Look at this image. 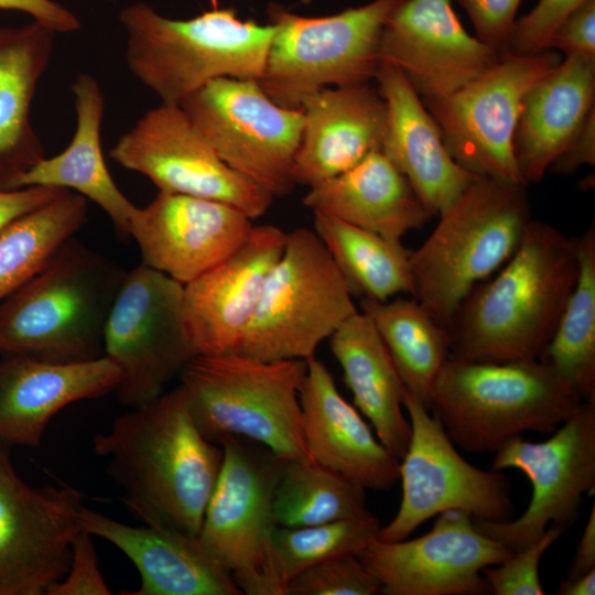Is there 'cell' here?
I'll use <instances>...</instances> for the list:
<instances>
[{
  "label": "cell",
  "instance_id": "cell-1",
  "mask_svg": "<svg viewBox=\"0 0 595 595\" xmlns=\"http://www.w3.org/2000/svg\"><path fill=\"white\" fill-rule=\"evenodd\" d=\"M91 450L144 524L198 537L224 453L196 428L180 385L117 416Z\"/></svg>",
  "mask_w": 595,
  "mask_h": 595
},
{
  "label": "cell",
  "instance_id": "cell-2",
  "mask_svg": "<svg viewBox=\"0 0 595 595\" xmlns=\"http://www.w3.org/2000/svg\"><path fill=\"white\" fill-rule=\"evenodd\" d=\"M574 238L531 219L512 257L477 284L448 333L450 358L510 363L537 360L550 342L575 285Z\"/></svg>",
  "mask_w": 595,
  "mask_h": 595
},
{
  "label": "cell",
  "instance_id": "cell-3",
  "mask_svg": "<svg viewBox=\"0 0 595 595\" xmlns=\"http://www.w3.org/2000/svg\"><path fill=\"white\" fill-rule=\"evenodd\" d=\"M126 273L71 237L0 303V354L51 363L102 357L106 322Z\"/></svg>",
  "mask_w": 595,
  "mask_h": 595
},
{
  "label": "cell",
  "instance_id": "cell-4",
  "mask_svg": "<svg viewBox=\"0 0 595 595\" xmlns=\"http://www.w3.org/2000/svg\"><path fill=\"white\" fill-rule=\"evenodd\" d=\"M531 219L527 185L478 176L410 252L413 298L448 329L473 289L512 257Z\"/></svg>",
  "mask_w": 595,
  "mask_h": 595
},
{
  "label": "cell",
  "instance_id": "cell-5",
  "mask_svg": "<svg viewBox=\"0 0 595 595\" xmlns=\"http://www.w3.org/2000/svg\"><path fill=\"white\" fill-rule=\"evenodd\" d=\"M583 402L578 392L537 360L448 358L429 410L450 440L469 453H496L524 432L552 433Z\"/></svg>",
  "mask_w": 595,
  "mask_h": 595
},
{
  "label": "cell",
  "instance_id": "cell-6",
  "mask_svg": "<svg viewBox=\"0 0 595 595\" xmlns=\"http://www.w3.org/2000/svg\"><path fill=\"white\" fill-rule=\"evenodd\" d=\"M119 18L129 71L169 105L216 78L259 80L275 31L272 23L241 20L232 9L175 20L138 2Z\"/></svg>",
  "mask_w": 595,
  "mask_h": 595
},
{
  "label": "cell",
  "instance_id": "cell-7",
  "mask_svg": "<svg viewBox=\"0 0 595 595\" xmlns=\"http://www.w3.org/2000/svg\"><path fill=\"white\" fill-rule=\"evenodd\" d=\"M306 369L302 359L196 355L181 371L178 385L196 428L209 442L241 436L286 461H312L299 397Z\"/></svg>",
  "mask_w": 595,
  "mask_h": 595
},
{
  "label": "cell",
  "instance_id": "cell-8",
  "mask_svg": "<svg viewBox=\"0 0 595 595\" xmlns=\"http://www.w3.org/2000/svg\"><path fill=\"white\" fill-rule=\"evenodd\" d=\"M332 256L309 228L286 235L236 354L263 360H309L358 310Z\"/></svg>",
  "mask_w": 595,
  "mask_h": 595
},
{
  "label": "cell",
  "instance_id": "cell-9",
  "mask_svg": "<svg viewBox=\"0 0 595 595\" xmlns=\"http://www.w3.org/2000/svg\"><path fill=\"white\" fill-rule=\"evenodd\" d=\"M403 0H372L324 17H304L279 6L258 83L277 104L301 109L305 97L327 87L370 83L381 64L385 23Z\"/></svg>",
  "mask_w": 595,
  "mask_h": 595
},
{
  "label": "cell",
  "instance_id": "cell-10",
  "mask_svg": "<svg viewBox=\"0 0 595 595\" xmlns=\"http://www.w3.org/2000/svg\"><path fill=\"white\" fill-rule=\"evenodd\" d=\"M224 457L198 540L246 595H285L273 547L274 494L286 459L251 440L226 435Z\"/></svg>",
  "mask_w": 595,
  "mask_h": 595
},
{
  "label": "cell",
  "instance_id": "cell-11",
  "mask_svg": "<svg viewBox=\"0 0 595 595\" xmlns=\"http://www.w3.org/2000/svg\"><path fill=\"white\" fill-rule=\"evenodd\" d=\"M178 106L218 156L273 197L290 194L302 109L273 101L258 80L216 78Z\"/></svg>",
  "mask_w": 595,
  "mask_h": 595
},
{
  "label": "cell",
  "instance_id": "cell-12",
  "mask_svg": "<svg viewBox=\"0 0 595 595\" xmlns=\"http://www.w3.org/2000/svg\"><path fill=\"white\" fill-rule=\"evenodd\" d=\"M183 284L144 264L127 271L105 326L104 356L120 371L118 401L131 409L165 392L196 356L182 317Z\"/></svg>",
  "mask_w": 595,
  "mask_h": 595
},
{
  "label": "cell",
  "instance_id": "cell-13",
  "mask_svg": "<svg viewBox=\"0 0 595 595\" xmlns=\"http://www.w3.org/2000/svg\"><path fill=\"white\" fill-rule=\"evenodd\" d=\"M561 61L553 50L532 55L502 54L454 93L421 98L454 161L477 176L526 185L513 154L521 104L528 90Z\"/></svg>",
  "mask_w": 595,
  "mask_h": 595
},
{
  "label": "cell",
  "instance_id": "cell-14",
  "mask_svg": "<svg viewBox=\"0 0 595 595\" xmlns=\"http://www.w3.org/2000/svg\"><path fill=\"white\" fill-rule=\"evenodd\" d=\"M403 408L411 436L399 465L402 496L396 516L381 527L378 540L409 538L429 519L448 510L489 521L512 519L511 486L501 470L482 469L468 463L441 423L409 391Z\"/></svg>",
  "mask_w": 595,
  "mask_h": 595
},
{
  "label": "cell",
  "instance_id": "cell-15",
  "mask_svg": "<svg viewBox=\"0 0 595 595\" xmlns=\"http://www.w3.org/2000/svg\"><path fill=\"white\" fill-rule=\"evenodd\" d=\"M491 468L521 470L532 496L517 519H474L478 530L511 551L532 543L551 524L566 530L576 521L584 496L595 490V402L583 401L542 442L510 440L495 453Z\"/></svg>",
  "mask_w": 595,
  "mask_h": 595
},
{
  "label": "cell",
  "instance_id": "cell-16",
  "mask_svg": "<svg viewBox=\"0 0 595 595\" xmlns=\"http://www.w3.org/2000/svg\"><path fill=\"white\" fill-rule=\"evenodd\" d=\"M110 156L147 176L160 192L228 204L256 219L273 196L227 165L178 105L148 110L120 136Z\"/></svg>",
  "mask_w": 595,
  "mask_h": 595
},
{
  "label": "cell",
  "instance_id": "cell-17",
  "mask_svg": "<svg viewBox=\"0 0 595 595\" xmlns=\"http://www.w3.org/2000/svg\"><path fill=\"white\" fill-rule=\"evenodd\" d=\"M84 495L31 487L0 443V595H47L67 573Z\"/></svg>",
  "mask_w": 595,
  "mask_h": 595
},
{
  "label": "cell",
  "instance_id": "cell-18",
  "mask_svg": "<svg viewBox=\"0 0 595 595\" xmlns=\"http://www.w3.org/2000/svg\"><path fill=\"white\" fill-rule=\"evenodd\" d=\"M512 551L483 533L461 510L437 515L433 528L415 539L375 540L358 556L386 595H480L483 571Z\"/></svg>",
  "mask_w": 595,
  "mask_h": 595
},
{
  "label": "cell",
  "instance_id": "cell-19",
  "mask_svg": "<svg viewBox=\"0 0 595 595\" xmlns=\"http://www.w3.org/2000/svg\"><path fill=\"white\" fill-rule=\"evenodd\" d=\"M501 55L466 32L451 0H403L380 43L381 62L398 67L421 98L454 93Z\"/></svg>",
  "mask_w": 595,
  "mask_h": 595
},
{
  "label": "cell",
  "instance_id": "cell-20",
  "mask_svg": "<svg viewBox=\"0 0 595 595\" xmlns=\"http://www.w3.org/2000/svg\"><path fill=\"white\" fill-rule=\"evenodd\" d=\"M252 227L251 218L228 204L159 192L138 207L128 236L138 244L142 264L184 285L230 256Z\"/></svg>",
  "mask_w": 595,
  "mask_h": 595
},
{
  "label": "cell",
  "instance_id": "cell-21",
  "mask_svg": "<svg viewBox=\"0 0 595 595\" xmlns=\"http://www.w3.org/2000/svg\"><path fill=\"white\" fill-rule=\"evenodd\" d=\"M286 235L274 225H253L230 256L183 285V324L195 355L238 351Z\"/></svg>",
  "mask_w": 595,
  "mask_h": 595
},
{
  "label": "cell",
  "instance_id": "cell-22",
  "mask_svg": "<svg viewBox=\"0 0 595 595\" xmlns=\"http://www.w3.org/2000/svg\"><path fill=\"white\" fill-rule=\"evenodd\" d=\"M304 122L293 165L295 184L315 186L381 150L387 106L370 83L327 87L301 104Z\"/></svg>",
  "mask_w": 595,
  "mask_h": 595
},
{
  "label": "cell",
  "instance_id": "cell-23",
  "mask_svg": "<svg viewBox=\"0 0 595 595\" xmlns=\"http://www.w3.org/2000/svg\"><path fill=\"white\" fill-rule=\"evenodd\" d=\"M306 363L299 397L311 459L365 489H390L399 479L400 459L339 393L327 367L316 356Z\"/></svg>",
  "mask_w": 595,
  "mask_h": 595
},
{
  "label": "cell",
  "instance_id": "cell-24",
  "mask_svg": "<svg viewBox=\"0 0 595 595\" xmlns=\"http://www.w3.org/2000/svg\"><path fill=\"white\" fill-rule=\"evenodd\" d=\"M375 80L387 106L381 151L407 177L429 214L440 215L478 176L450 155L439 126L398 67L381 62Z\"/></svg>",
  "mask_w": 595,
  "mask_h": 595
},
{
  "label": "cell",
  "instance_id": "cell-25",
  "mask_svg": "<svg viewBox=\"0 0 595 595\" xmlns=\"http://www.w3.org/2000/svg\"><path fill=\"white\" fill-rule=\"evenodd\" d=\"M118 367L107 357L51 363L26 356L0 361V443L36 447L68 404L116 390Z\"/></svg>",
  "mask_w": 595,
  "mask_h": 595
},
{
  "label": "cell",
  "instance_id": "cell-26",
  "mask_svg": "<svg viewBox=\"0 0 595 595\" xmlns=\"http://www.w3.org/2000/svg\"><path fill=\"white\" fill-rule=\"evenodd\" d=\"M79 526L112 543L137 567L140 587L122 595H242L197 537L149 524H125L85 506Z\"/></svg>",
  "mask_w": 595,
  "mask_h": 595
},
{
  "label": "cell",
  "instance_id": "cell-27",
  "mask_svg": "<svg viewBox=\"0 0 595 595\" xmlns=\"http://www.w3.org/2000/svg\"><path fill=\"white\" fill-rule=\"evenodd\" d=\"M595 108V57L565 56L524 95L513 137L522 182L539 183Z\"/></svg>",
  "mask_w": 595,
  "mask_h": 595
},
{
  "label": "cell",
  "instance_id": "cell-28",
  "mask_svg": "<svg viewBox=\"0 0 595 595\" xmlns=\"http://www.w3.org/2000/svg\"><path fill=\"white\" fill-rule=\"evenodd\" d=\"M76 128L61 153L43 158L30 169L4 182L0 188L46 186L72 191L96 203L121 235L138 207L120 191L107 167L101 149L105 96L97 79L80 73L72 84Z\"/></svg>",
  "mask_w": 595,
  "mask_h": 595
},
{
  "label": "cell",
  "instance_id": "cell-29",
  "mask_svg": "<svg viewBox=\"0 0 595 595\" xmlns=\"http://www.w3.org/2000/svg\"><path fill=\"white\" fill-rule=\"evenodd\" d=\"M303 203L312 212L399 240L432 216L410 182L381 150L346 172L309 187Z\"/></svg>",
  "mask_w": 595,
  "mask_h": 595
},
{
  "label": "cell",
  "instance_id": "cell-30",
  "mask_svg": "<svg viewBox=\"0 0 595 595\" xmlns=\"http://www.w3.org/2000/svg\"><path fill=\"white\" fill-rule=\"evenodd\" d=\"M328 339L356 408L383 446L401 459L411 436L402 409L407 390L371 318L357 311Z\"/></svg>",
  "mask_w": 595,
  "mask_h": 595
},
{
  "label": "cell",
  "instance_id": "cell-31",
  "mask_svg": "<svg viewBox=\"0 0 595 595\" xmlns=\"http://www.w3.org/2000/svg\"><path fill=\"white\" fill-rule=\"evenodd\" d=\"M54 34L35 21L0 26V186L45 156L30 113L51 61Z\"/></svg>",
  "mask_w": 595,
  "mask_h": 595
},
{
  "label": "cell",
  "instance_id": "cell-32",
  "mask_svg": "<svg viewBox=\"0 0 595 595\" xmlns=\"http://www.w3.org/2000/svg\"><path fill=\"white\" fill-rule=\"evenodd\" d=\"M359 305L371 318L405 390L429 409L436 378L450 358L448 329L414 298L360 299Z\"/></svg>",
  "mask_w": 595,
  "mask_h": 595
},
{
  "label": "cell",
  "instance_id": "cell-33",
  "mask_svg": "<svg viewBox=\"0 0 595 595\" xmlns=\"http://www.w3.org/2000/svg\"><path fill=\"white\" fill-rule=\"evenodd\" d=\"M313 224L353 296L387 301L401 293L412 295L411 250L401 241L320 212H313Z\"/></svg>",
  "mask_w": 595,
  "mask_h": 595
},
{
  "label": "cell",
  "instance_id": "cell-34",
  "mask_svg": "<svg viewBox=\"0 0 595 595\" xmlns=\"http://www.w3.org/2000/svg\"><path fill=\"white\" fill-rule=\"evenodd\" d=\"M577 278L556 328L539 360L595 402V228L574 238Z\"/></svg>",
  "mask_w": 595,
  "mask_h": 595
},
{
  "label": "cell",
  "instance_id": "cell-35",
  "mask_svg": "<svg viewBox=\"0 0 595 595\" xmlns=\"http://www.w3.org/2000/svg\"><path fill=\"white\" fill-rule=\"evenodd\" d=\"M83 195L64 191L0 231V303L37 274L87 220Z\"/></svg>",
  "mask_w": 595,
  "mask_h": 595
},
{
  "label": "cell",
  "instance_id": "cell-36",
  "mask_svg": "<svg viewBox=\"0 0 595 595\" xmlns=\"http://www.w3.org/2000/svg\"><path fill=\"white\" fill-rule=\"evenodd\" d=\"M365 488L313 461H285L274 494L279 527L314 526L363 518Z\"/></svg>",
  "mask_w": 595,
  "mask_h": 595
},
{
  "label": "cell",
  "instance_id": "cell-37",
  "mask_svg": "<svg viewBox=\"0 0 595 595\" xmlns=\"http://www.w3.org/2000/svg\"><path fill=\"white\" fill-rule=\"evenodd\" d=\"M380 522L372 513L357 519L304 527H278L274 555L285 586L303 570L339 556L359 555L379 538Z\"/></svg>",
  "mask_w": 595,
  "mask_h": 595
},
{
  "label": "cell",
  "instance_id": "cell-38",
  "mask_svg": "<svg viewBox=\"0 0 595 595\" xmlns=\"http://www.w3.org/2000/svg\"><path fill=\"white\" fill-rule=\"evenodd\" d=\"M381 586L358 555L314 564L286 584L285 595H376Z\"/></svg>",
  "mask_w": 595,
  "mask_h": 595
},
{
  "label": "cell",
  "instance_id": "cell-39",
  "mask_svg": "<svg viewBox=\"0 0 595 595\" xmlns=\"http://www.w3.org/2000/svg\"><path fill=\"white\" fill-rule=\"evenodd\" d=\"M565 530L549 526L544 533L527 547L512 551L500 563L483 571L488 593L494 595H543L539 566L544 552Z\"/></svg>",
  "mask_w": 595,
  "mask_h": 595
},
{
  "label": "cell",
  "instance_id": "cell-40",
  "mask_svg": "<svg viewBox=\"0 0 595 595\" xmlns=\"http://www.w3.org/2000/svg\"><path fill=\"white\" fill-rule=\"evenodd\" d=\"M589 0H539L527 14L516 20L507 54L532 55L550 50L559 26Z\"/></svg>",
  "mask_w": 595,
  "mask_h": 595
},
{
  "label": "cell",
  "instance_id": "cell-41",
  "mask_svg": "<svg viewBox=\"0 0 595 595\" xmlns=\"http://www.w3.org/2000/svg\"><path fill=\"white\" fill-rule=\"evenodd\" d=\"M91 534L80 530L72 544L71 563L65 576L56 583L47 595H109L97 562V553Z\"/></svg>",
  "mask_w": 595,
  "mask_h": 595
},
{
  "label": "cell",
  "instance_id": "cell-42",
  "mask_svg": "<svg viewBox=\"0 0 595 595\" xmlns=\"http://www.w3.org/2000/svg\"><path fill=\"white\" fill-rule=\"evenodd\" d=\"M467 12L477 39L507 54L521 0H457Z\"/></svg>",
  "mask_w": 595,
  "mask_h": 595
},
{
  "label": "cell",
  "instance_id": "cell-43",
  "mask_svg": "<svg viewBox=\"0 0 595 595\" xmlns=\"http://www.w3.org/2000/svg\"><path fill=\"white\" fill-rule=\"evenodd\" d=\"M549 48L565 56L595 57V0H589L559 26Z\"/></svg>",
  "mask_w": 595,
  "mask_h": 595
},
{
  "label": "cell",
  "instance_id": "cell-44",
  "mask_svg": "<svg viewBox=\"0 0 595 595\" xmlns=\"http://www.w3.org/2000/svg\"><path fill=\"white\" fill-rule=\"evenodd\" d=\"M64 191L67 190L46 186L0 188V231L15 219L50 203Z\"/></svg>",
  "mask_w": 595,
  "mask_h": 595
},
{
  "label": "cell",
  "instance_id": "cell-45",
  "mask_svg": "<svg viewBox=\"0 0 595 595\" xmlns=\"http://www.w3.org/2000/svg\"><path fill=\"white\" fill-rule=\"evenodd\" d=\"M0 9L17 10L30 14L33 21L54 33H68L80 28L77 17L53 0H0Z\"/></svg>",
  "mask_w": 595,
  "mask_h": 595
},
{
  "label": "cell",
  "instance_id": "cell-46",
  "mask_svg": "<svg viewBox=\"0 0 595 595\" xmlns=\"http://www.w3.org/2000/svg\"><path fill=\"white\" fill-rule=\"evenodd\" d=\"M595 164V108L588 113L567 148L552 162L549 171L570 174L583 165Z\"/></svg>",
  "mask_w": 595,
  "mask_h": 595
},
{
  "label": "cell",
  "instance_id": "cell-47",
  "mask_svg": "<svg viewBox=\"0 0 595 595\" xmlns=\"http://www.w3.org/2000/svg\"><path fill=\"white\" fill-rule=\"evenodd\" d=\"M595 569V506L588 515L575 554L570 565L567 577L574 578Z\"/></svg>",
  "mask_w": 595,
  "mask_h": 595
},
{
  "label": "cell",
  "instance_id": "cell-48",
  "mask_svg": "<svg viewBox=\"0 0 595 595\" xmlns=\"http://www.w3.org/2000/svg\"><path fill=\"white\" fill-rule=\"evenodd\" d=\"M559 595H594L595 569L588 573L562 581L558 588Z\"/></svg>",
  "mask_w": 595,
  "mask_h": 595
}]
</instances>
